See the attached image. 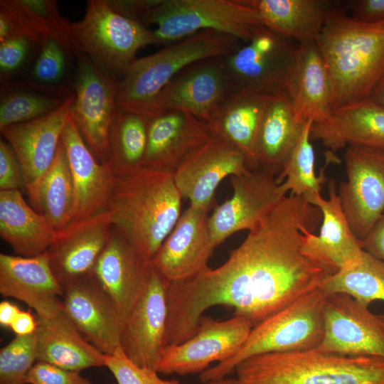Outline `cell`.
I'll return each instance as SVG.
<instances>
[{"label": "cell", "instance_id": "6da1fadb", "mask_svg": "<svg viewBox=\"0 0 384 384\" xmlns=\"http://www.w3.org/2000/svg\"><path fill=\"white\" fill-rule=\"evenodd\" d=\"M322 221L320 209L304 197L286 196L225 262L170 282L166 338L171 345L193 336L209 308L234 309L254 326L304 294L320 288L329 272L303 250Z\"/></svg>", "mask_w": 384, "mask_h": 384}, {"label": "cell", "instance_id": "7a4b0ae2", "mask_svg": "<svg viewBox=\"0 0 384 384\" xmlns=\"http://www.w3.org/2000/svg\"><path fill=\"white\" fill-rule=\"evenodd\" d=\"M174 172L142 166L114 174L107 210L113 228L151 260L181 216Z\"/></svg>", "mask_w": 384, "mask_h": 384}, {"label": "cell", "instance_id": "3957f363", "mask_svg": "<svg viewBox=\"0 0 384 384\" xmlns=\"http://www.w3.org/2000/svg\"><path fill=\"white\" fill-rule=\"evenodd\" d=\"M316 45L332 88L333 110L369 98L384 75V21H358L336 9Z\"/></svg>", "mask_w": 384, "mask_h": 384}, {"label": "cell", "instance_id": "277c9868", "mask_svg": "<svg viewBox=\"0 0 384 384\" xmlns=\"http://www.w3.org/2000/svg\"><path fill=\"white\" fill-rule=\"evenodd\" d=\"M235 371L242 384H384V358L315 348L255 356Z\"/></svg>", "mask_w": 384, "mask_h": 384}, {"label": "cell", "instance_id": "5b68a950", "mask_svg": "<svg viewBox=\"0 0 384 384\" xmlns=\"http://www.w3.org/2000/svg\"><path fill=\"white\" fill-rule=\"evenodd\" d=\"M243 43L227 33L205 30L136 59L119 80L117 108L149 119L157 115L160 93L180 71L204 58L226 56Z\"/></svg>", "mask_w": 384, "mask_h": 384}, {"label": "cell", "instance_id": "8992f818", "mask_svg": "<svg viewBox=\"0 0 384 384\" xmlns=\"http://www.w3.org/2000/svg\"><path fill=\"white\" fill-rule=\"evenodd\" d=\"M321 288L300 297L251 329L240 349L230 358L200 373L202 383L225 378L250 357L272 352L317 348L324 337V304Z\"/></svg>", "mask_w": 384, "mask_h": 384}, {"label": "cell", "instance_id": "52a82bcc", "mask_svg": "<svg viewBox=\"0 0 384 384\" xmlns=\"http://www.w3.org/2000/svg\"><path fill=\"white\" fill-rule=\"evenodd\" d=\"M156 24V44L175 43L199 31L213 30L250 41L262 26L246 0H161L142 24Z\"/></svg>", "mask_w": 384, "mask_h": 384}, {"label": "cell", "instance_id": "ba28073f", "mask_svg": "<svg viewBox=\"0 0 384 384\" xmlns=\"http://www.w3.org/2000/svg\"><path fill=\"white\" fill-rule=\"evenodd\" d=\"M78 52L121 80L142 47L156 44L153 31L114 11L107 0H89L84 17L71 23Z\"/></svg>", "mask_w": 384, "mask_h": 384}, {"label": "cell", "instance_id": "9c48e42d", "mask_svg": "<svg viewBox=\"0 0 384 384\" xmlns=\"http://www.w3.org/2000/svg\"><path fill=\"white\" fill-rule=\"evenodd\" d=\"M73 75L72 117L98 161L109 159V133L117 109L119 79L78 52Z\"/></svg>", "mask_w": 384, "mask_h": 384}, {"label": "cell", "instance_id": "30bf717a", "mask_svg": "<svg viewBox=\"0 0 384 384\" xmlns=\"http://www.w3.org/2000/svg\"><path fill=\"white\" fill-rule=\"evenodd\" d=\"M297 43L262 26L252 38L223 57L233 90L273 95L284 90Z\"/></svg>", "mask_w": 384, "mask_h": 384}, {"label": "cell", "instance_id": "8fae6325", "mask_svg": "<svg viewBox=\"0 0 384 384\" xmlns=\"http://www.w3.org/2000/svg\"><path fill=\"white\" fill-rule=\"evenodd\" d=\"M74 100L75 92L49 114L0 129L20 164L31 206L40 213V184L55 159L64 128L72 119Z\"/></svg>", "mask_w": 384, "mask_h": 384}, {"label": "cell", "instance_id": "7c38bea8", "mask_svg": "<svg viewBox=\"0 0 384 384\" xmlns=\"http://www.w3.org/2000/svg\"><path fill=\"white\" fill-rule=\"evenodd\" d=\"M252 327L249 320L241 316L218 321L203 314L193 336L164 348L156 370L164 375L183 376L201 373L212 363H219L232 357Z\"/></svg>", "mask_w": 384, "mask_h": 384}, {"label": "cell", "instance_id": "4fadbf2b", "mask_svg": "<svg viewBox=\"0 0 384 384\" xmlns=\"http://www.w3.org/2000/svg\"><path fill=\"white\" fill-rule=\"evenodd\" d=\"M344 162L347 180L338 195L353 233L362 241L384 213V150L350 145Z\"/></svg>", "mask_w": 384, "mask_h": 384}, {"label": "cell", "instance_id": "5bb4252c", "mask_svg": "<svg viewBox=\"0 0 384 384\" xmlns=\"http://www.w3.org/2000/svg\"><path fill=\"white\" fill-rule=\"evenodd\" d=\"M231 198L215 207L208 228L215 246L236 232L257 227L287 196L277 177L265 170L230 176Z\"/></svg>", "mask_w": 384, "mask_h": 384}, {"label": "cell", "instance_id": "9a60e30c", "mask_svg": "<svg viewBox=\"0 0 384 384\" xmlns=\"http://www.w3.org/2000/svg\"><path fill=\"white\" fill-rule=\"evenodd\" d=\"M326 294V293H325ZM324 337L318 348L384 358V318L343 293L326 294Z\"/></svg>", "mask_w": 384, "mask_h": 384}, {"label": "cell", "instance_id": "2e32d148", "mask_svg": "<svg viewBox=\"0 0 384 384\" xmlns=\"http://www.w3.org/2000/svg\"><path fill=\"white\" fill-rule=\"evenodd\" d=\"M169 284L153 267L145 288L124 321L120 339V348L131 361L154 370L167 346Z\"/></svg>", "mask_w": 384, "mask_h": 384}, {"label": "cell", "instance_id": "e0dca14e", "mask_svg": "<svg viewBox=\"0 0 384 384\" xmlns=\"http://www.w3.org/2000/svg\"><path fill=\"white\" fill-rule=\"evenodd\" d=\"M233 91L223 57L204 58L183 68L163 89L158 114L182 110L207 122Z\"/></svg>", "mask_w": 384, "mask_h": 384}, {"label": "cell", "instance_id": "ac0fdd59", "mask_svg": "<svg viewBox=\"0 0 384 384\" xmlns=\"http://www.w3.org/2000/svg\"><path fill=\"white\" fill-rule=\"evenodd\" d=\"M249 170L242 153L212 133L175 170L174 178L182 198L188 199L190 206L210 208L216 188L224 178Z\"/></svg>", "mask_w": 384, "mask_h": 384}, {"label": "cell", "instance_id": "d6986e66", "mask_svg": "<svg viewBox=\"0 0 384 384\" xmlns=\"http://www.w3.org/2000/svg\"><path fill=\"white\" fill-rule=\"evenodd\" d=\"M63 309L80 334L105 355L120 348L124 319L90 275L63 287Z\"/></svg>", "mask_w": 384, "mask_h": 384}, {"label": "cell", "instance_id": "ffe728a7", "mask_svg": "<svg viewBox=\"0 0 384 384\" xmlns=\"http://www.w3.org/2000/svg\"><path fill=\"white\" fill-rule=\"evenodd\" d=\"M209 209L190 206L151 259L154 269L169 283L209 267L208 262L216 247L208 228Z\"/></svg>", "mask_w": 384, "mask_h": 384}, {"label": "cell", "instance_id": "44dd1931", "mask_svg": "<svg viewBox=\"0 0 384 384\" xmlns=\"http://www.w3.org/2000/svg\"><path fill=\"white\" fill-rule=\"evenodd\" d=\"M152 269L151 260L112 227L110 239L90 275L110 297L125 321Z\"/></svg>", "mask_w": 384, "mask_h": 384}, {"label": "cell", "instance_id": "7402d4cb", "mask_svg": "<svg viewBox=\"0 0 384 384\" xmlns=\"http://www.w3.org/2000/svg\"><path fill=\"white\" fill-rule=\"evenodd\" d=\"M112 227L110 213L106 210L73 222L58 232L46 252L53 274L63 287L91 274Z\"/></svg>", "mask_w": 384, "mask_h": 384}, {"label": "cell", "instance_id": "603a6c76", "mask_svg": "<svg viewBox=\"0 0 384 384\" xmlns=\"http://www.w3.org/2000/svg\"><path fill=\"white\" fill-rule=\"evenodd\" d=\"M0 293L26 304L41 319L63 311V287L44 252L35 257L0 254Z\"/></svg>", "mask_w": 384, "mask_h": 384}, {"label": "cell", "instance_id": "cb8c5ba5", "mask_svg": "<svg viewBox=\"0 0 384 384\" xmlns=\"http://www.w3.org/2000/svg\"><path fill=\"white\" fill-rule=\"evenodd\" d=\"M328 186V199L323 198L321 193L305 198L320 209L322 221L319 235L307 234L303 250L332 274L358 262L364 250L362 241L353 233L345 215L335 180L331 179Z\"/></svg>", "mask_w": 384, "mask_h": 384}, {"label": "cell", "instance_id": "d4e9b609", "mask_svg": "<svg viewBox=\"0 0 384 384\" xmlns=\"http://www.w3.org/2000/svg\"><path fill=\"white\" fill-rule=\"evenodd\" d=\"M284 90L297 119L313 123L333 110L331 80L316 41L297 43L288 67Z\"/></svg>", "mask_w": 384, "mask_h": 384}, {"label": "cell", "instance_id": "484cf974", "mask_svg": "<svg viewBox=\"0 0 384 384\" xmlns=\"http://www.w3.org/2000/svg\"><path fill=\"white\" fill-rule=\"evenodd\" d=\"M61 142L66 152L75 191L73 222L106 210L114 176L111 164L109 161L101 163L97 161L73 117L64 128Z\"/></svg>", "mask_w": 384, "mask_h": 384}, {"label": "cell", "instance_id": "4316f807", "mask_svg": "<svg viewBox=\"0 0 384 384\" xmlns=\"http://www.w3.org/2000/svg\"><path fill=\"white\" fill-rule=\"evenodd\" d=\"M211 134L206 122L187 112L163 111L149 119L143 166L174 172Z\"/></svg>", "mask_w": 384, "mask_h": 384}, {"label": "cell", "instance_id": "83f0119b", "mask_svg": "<svg viewBox=\"0 0 384 384\" xmlns=\"http://www.w3.org/2000/svg\"><path fill=\"white\" fill-rule=\"evenodd\" d=\"M310 136L334 159L338 150L350 145L384 150V107L367 99L334 109L328 118L312 124Z\"/></svg>", "mask_w": 384, "mask_h": 384}, {"label": "cell", "instance_id": "f1b7e54d", "mask_svg": "<svg viewBox=\"0 0 384 384\" xmlns=\"http://www.w3.org/2000/svg\"><path fill=\"white\" fill-rule=\"evenodd\" d=\"M272 95L234 90L206 122L212 133L242 153L251 170L260 169L256 150L257 137Z\"/></svg>", "mask_w": 384, "mask_h": 384}, {"label": "cell", "instance_id": "f546056e", "mask_svg": "<svg viewBox=\"0 0 384 384\" xmlns=\"http://www.w3.org/2000/svg\"><path fill=\"white\" fill-rule=\"evenodd\" d=\"M37 320L36 362L78 372L105 366V355L85 339L63 310Z\"/></svg>", "mask_w": 384, "mask_h": 384}, {"label": "cell", "instance_id": "4dcf8cb0", "mask_svg": "<svg viewBox=\"0 0 384 384\" xmlns=\"http://www.w3.org/2000/svg\"><path fill=\"white\" fill-rule=\"evenodd\" d=\"M57 235L46 216L25 201L20 190L0 191V236L16 255H40Z\"/></svg>", "mask_w": 384, "mask_h": 384}, {"label": "cell", "instance_id": "1f68e13d", "mask_svg": "<svg viewBox=\"0 0 384 384\" xmlns=\"http://www.w3.org/2000/svg\"><path fill=\"white\" fill-rule=\"evenodd\" d=\"M260 24L297 43L316 41L336 9L327 0H246Z\"/></svg>", "mask_w": 384, "mask_h": 384}, {"label": "cell", "instance_id": "d6a6232c", "mask_svg": "<svg viewBox=\"0 0 384 384\" xmlns=\"http://www.w3.org/2000/svg\"><path fill=\"white\" fill-rule=\"evenodd\" d=\"M305 124L297 119L284 90L272 95L257 137L259 169L279 175L296 146Z\"/></svg>", "mask_w": 384, "mask_h": 384}, {"label": "cell", "instance_id": "836d02e7", "mask_svg": "<svg viewBox=\"0 0 384 384\" xmlns=\"http://www.w3.org/2000/svg\"><path fill=\"white\" fill-rule=\"evenodd\" d=\"M0 9L11 18L18 37L41 44L58 39L74 48L71 23L61 16L56 1L1 0Z\"/></svg>", "mask_w": 384, "mask_h": 384}, {"label": "cell", "instance_id": "e575fe53", "mask_svg": "<svg viewBox=\"0 0 384 384\" xmlns=\"http://www.w3.org/2000/svg\"><path fill=\"white\" fill-rule=\"evenodd\" d=\"M77 52L55 38L42 43L28 70L13 80L43 92L70 96L74 93L70 77L72 61Z\"/></svg>", "mask_w": 384, "mask_h": 384}, {"label": "cell", "instance_id": "d590c367", "mask_svg": "<svg viewBox=\"0 0 384 384\" xmlns=\"http://www.w3.org/2000/svg\"><path fill=\"white\" fill-rule=\"evenodd\" d=\"M41 213L59 232L72 222L75 191L66 152L60 141L55 159L44 176L38 191Z\"/></svg>", "mask_w": 384, "mask_h": 384}, {"label": "cell", "instance_id": "8d00e7d4", "mask_svg": "<svg viewBox=\"0 0 384 384\" xmlns=\"http://www.w3.org/2000/svg\"><path fill=\"white\" fill-rule=\"evenodd\" d=\"M149 118L117 109L109 133V159L114 174L144 165Z\"/></svg>", "mask_w": 384, "mask_h": 384}, {"label": "cell", "instance_id": "74e56055", "mask_svg": "<svg viewBox=\"0 0 384 384\" xmlns=\"http://www.w3.org/2000/svg\"><path fill=\"white\" fill-rule=\"evenodd\" d=\"M320 288L326 294H348L367 307L384 302V262L363 251L358 262L326 277Z\"/></svg>", "mask_w": 384, "mask_h": 384}, {"label": "cell", "instance_id": "f35d334b", "mask_svg": "<svg viewBox=\"0 0 384 384\" xmlns=\"http://www.w3.org/2000/svg\"><path fill=\"white\" fill-rule=\"evenodd\" d=\"M70 96L43 92L16 81L1 84L0 129L49 114Z\"/></svg>", "mask_w": 384, "mask_h": 384}, {"label": "cell", "instance_id": "ab89813d", "mask_svg": "<svg viewBox=\"0 0 384 384\" xmlns=\"http://www.w3.org/2000/svg\"><path fill=\"white\" fill-rule=\"evenodd\" d=\"M312 124L310 120L305 124L296 146L277 177L285 194L289 192L291 196L307 198L321 193V187L327 180L325 169L331 162L326 159V166L321 169L319 176L316 175L314 151L310 136Z\"/></svg>", "mask_w": 384, "mask_h": 384}, {"label": "cell", "instance_id": "60d3db41", "mask_svg": "<svg viewBox=\"0 0 384 384\" xmlns=\"http://www.w3.org/2000/svg\"><path fill=\"white\" fill-rule=\"evenodd\" d=\"M36 331L16 336L0 350V384H26V377L36 362Z\"/></svg>", "mask_w": 384, "mask_h": 384}, {"label": "cell", "instance_id": "b9f144b4", "mask_svg": "<svg viewBox=\"0 0 384 384\" xmlns=\"http://www.w3.org/2000/svg\"><path fill=\"white\" fill-rule=\"evenodd\" d=\"M40 46L26 37L0 42L1 84L20 78L30 67Z\"/></svg>", "mask_w": 384, "mask_h": 384}, {"label": "cell", "instance_id": "7bdbcfd3", "mask_svg": "<svg viewBox=\"0 0 384 384\" xmlns=\"http://www.w3.org/2000/svg\"><path fill=\"white\" fill-rule=\"evenodd\" d=\"M105 366L112 373L117 384H180L176 379H162L157 371L136 365L121 348L112 355H105Z\"/></svg>", "mask_w": 384, "mask_h": 384}, {"label": "cell", "instance_id": "ee69618b", "mask_svg": "<svg viewBox=\"0 0 384 384\" xmlns=\"http://www.w3.org/2000/svg\"><path fill=\"white\" fill-rule=\"evenodd\" d=\"M26 384H92L80 372L57 366L36 362L26 377Z\"/></svg>", "mask_w": 384, "mask_h": 384}, {"label": "cell", "instance_id": "f6af8a7d", "mask_svg": "<svg viewBox=\"0 0 384 384\" xmlns=\"http://www.w3.org/2000/svg\"><path fill=\"white\" fill-rule=\"evenodd\" d=\"M24 189L20 164L11 146L0 140V191Z\"/></svg>", "mask_w": 384, "mask_h": 384}, {"label": "cell", "instance_id": "bcb514c9", "mask_svg": "<svg viewBox=\"0 0 384 384\" xmlns=\"http://www.w3.org/2000/svg\"><path fill=\"white\" fill-rule=\"evenodd\" d=\"M110 7L120 15L137 21H142L146 14L161 0H107Z\"/></svg>", "mask_w": 384, "mask_h": 384}, {"label": "cell", "instance_id": "7dc6e473", "mask_svg": "<svg viewBox=\"0 0 384 384\" xmlns=\"http://www.w3.org/2000/svg\"><path fill=\"white\" fill-rule=\"evenodd\" d=\"M351 18L367 23L384 21V0H358L350 3Z\"/></svg>", "mask_w": 384, "mask_h": 384}, {"label": "cell", "instance_id": "c3c4849f", "mask_svg": "<svg viewBox=\"0 0 384 384\" xmlns=\"http://www.w3.org/2000/svg\"><path fill=\"white\" fill-rule=\"evenodd\" d=\"M364 251L384 262V213L362 240Z\"/></svg>", "mask_w": 384, "mask_h": 384}, {"label": "cell", "instance_id": "681fc988", "mask_svg": "<svg viewBox=\"0 0 384 384\" xmlns=\"http://www.w3.org/2000/svg\"><path fill=\"white\" fill-rule=\"evenodd\" d=\"M38 320L35 319L30 311H21L10 329L16 336H26L36 331Z\"/></svg>", "mask_w": 384, "mask_h": 384}, {"label": "cell", "instance_id": "f907efd6", "mask_svg": "<svg viewBox=\"0 0 384 384\" xmlns=\"http://www.w3.org/2000/svg\"><path fill=\"white\" fill-rule=\"evenodd\" d=\"M21 311L17 305L9 301L1 302L0 303V325L4 328H10Z\"/></svg>", "mask_w": 384, "mask_h": 384}, {"label": "cell", "instance_id": "816d5d0a", "mask_svg": "<svg viewBox=\"0 0 384 384\" xmlns=\"http://www.w3.org/2000/svg\"><path fill=\"white\" fill-rule=\"evenodd\" d=\"M368 99L384 107V75L377 83Z\"/></svg>", "mask_w": 384, "mask_h": 384}, {"label": "cell", "instance_id": "f5cc1de1", "mask_svg": "<svg viewBox=\"0 0 384 384\" xmlns=\"http://www.w3.org/2000/svg\"><path fill=\"white\" fill-rule=\"evenodd\" d=\"M206 384H242L241 382L236 378H224L222 379L216 380H211L209 382L206 383Z\"/></svg>", "mask_w": 384, "mask_h": 384}, {"label": "cell", "instance_id": "db71d44e", "mask_svg": "<svg viewBox=\"0 0 384 384\" xmlns=\"http://www.w3.org/2000/svg\"><path fill=\"white\" fill-rule=\"evenodd\" d=\"M107 384H113V383H107Z\"/></svg>", "mask_w": 384, "mask_h": 384}]
</instances>
